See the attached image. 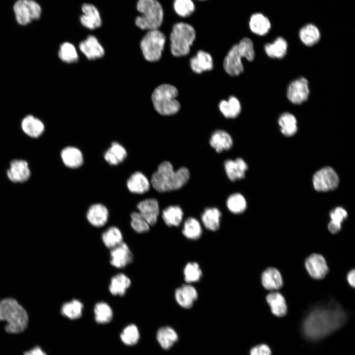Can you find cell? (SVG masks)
<instances>
[{
    "label": "cell",
    "instance_id": "obj_48",
    "mask_svg": "<svg viewBox=\"0 0 355 355\" xmlns=\"http://www.w3.org/2000/svg\"><path fill=\"white\" fill-rule=\"evenodd\" d=\"M131 218V226L136 232L143 233L149 230V224L139 212H133Z\"/></svg>",
    "mask_w": 355,
    "mask_h": 355
},
{
    "label": "cell",
    "instance_id": "obj_34",
    "mask_svg": "<svg viewBox=\"0 0 355 355\" xmlns=\"http://www.w3.org/2000/svg\"><path fill=\"white\" fill-rule=\"evenodd\" d=\"M127 156L125 148L116 142L111 143L104 155L106 161L111 165H117L123 161Z\"/></svg>",
    "mask_w": 355,
    "mask_h": 355
},
{
    "label": "cell",
    "instance_id": "obj_27",
    "mask_svg": "<svg viewBox=\"0 0 355 355\" xmlns=\"http://www.w3.org/2000/svg\"><path fill=\"white\" fill-rule=\"evenodd\" d=\"M210 142L216 152H220L229 149L232 146L233 140L228 133L223 130H218L212 135Z\"/></svg>",
    "mask_w": 355,
    "mask_h": 355
},
{
    "label": "cell",
    "instance_id": "obj_35",
    "mask_svg": "<svg viewBox=\"0 0 355 355\" xmlns=\"http://www.w3.org/2000/svg\"><path fill=\"white\" fill-rule=\"evenodd\" d=\"M278 123L281 132L285 136H292L297 131L296 117L290 113L284 112L282 114L278 119Z\"/></svg>",
    "mask_w": 355,
    "mask_h": 355
},
{
    "label": "cell",
    "instance_id": "obj_28",
    "mask_svg": "<svg viewBox=\"0 0 355 355\" xmlns=\"http://www.w3.org/2000/svg\"><path fill=\"white\" fill-rule=\"evenodd\" d=\"M266 301L275 316L281 317L287 313V308L284 297L278 292H271L266 296Z\"/></svg>",
    "mask_w": 355,
    "mask_h": 355
},
{
    "label": "cell",
    "instance_id": "obj_39",
    "mask_svg": "<svg viewBox=\"0 0 355 355\" xmlns=\"http://www.w3.org/2000/svg\"><path fill=\"white\" fill-rule=\"evenodd\" d=\"M202 233V229L199 221L194 217H189L184 222L182 233L188 239L197 240Z\"/></svg>",
    "mask_w": 355,
    "mask_h": 355
},
{
    "label": "cell",
    "instance_id": "obj_17",
    "mask_svg": "<svg viewBox=\"0 0 355 355\" xmlns=\"http://www.w3.org/2000/svg\"><path fill=\"white\" fill-rule=\"evenodd\" d=\"M139 213L145 219L149 225H154L157 221L159 207L157 200L147 199L140 202L137 205Z\"/></svg>",
    "mask_w": 355,
    "mask_h": 355
},
{
    "label": "cell",
    "instance_id": "obj_12",
    "mask_svg": "<svg viewBox=\"0 0 355 355\" xmlns=\"http://www.w3.org/2000/svg\"><path fill=\"white\" fill-rule=\"evenodd\" d=\"M306 269L311 277L316 280L324 278L328 272L325 259L321 255L313 253L305 260Z\"/></svg>",
    "mask_w": 355,
    "mask_h": 355
},
{
    "label": "cell",
    "instance_id": "obj_14",
    "mask_svg": "<svg viewBox=\"0 0 355 355\" xmlns=\"http://www.w3.org/2000/svg\"><path fill=\"white\" fill-rule=\"evenodd\" d=\"M133 261V254L125 243H121L111 249L110 264L117 268H122Z\"/></svg>",
    "mask_w": 355,
    "mask_h": 355
},
{
    "label": "cell",
    "instance_id": "obj_38",
    "mask_svg": "<svg viewBox=\"0 0 355 355\" xmlns=\"http://www.w3.org/2000/svg\"><path fill=\"white\" fill-rule=\"evenodd\" d=\"M102 240L107 248H112L123 242V236L120 229L115 226L108 228L102 234Z\"/></svg>",
    "mask_w": 355,
    "mask_h": 355
},
{
    "label": "cell",
    "instance_id": "obj_22",
    "mask_svg": "<svg viewBox=\"0 0 355 355\" xmlns=\"http://www.w3.org/2000/svg\"><path fill=\"white\" fill-rule=\"evenodd\" d=\"M21 128L25 134L34 138L40 136L44 131L43 122L32 115H27L23 119Z\"/></svg>",
    "mask_w": 355,
    "mask_h": 355
},
{
    "label": "cell",
    "instance_id": "obj_21",
    "mask_svg": "<svg viewBox=\"0 0 355 355\" xmlns=\"http://www.w3.org/2000/svg\"><path fill=\"white\" fill-rule=\"evenodd\" d=\"M190 66L193 71L197 73H201L213 69V58L207 52L199 50L191 58Z\"/></svg>",
    "mask_w": 355,
    "mask_h": 355
},
{
    "label": "cell",
    "instance_id": "obj_7",
    "mask_svg": "<svg viewBox=\"0 0 355 355\" xmlns=\"http://www.w3.org/2000/svg\"><path fill=\"white\" fill-rule=\"evenodd\" d=\"M177 89L173 85L163 84L158 86L152 94V101L155 110L160 114L171 115L177 113L180 105L176 99Z\"/></svg>",
    "mask_w": 355,
    "mask_h": 355
},
{
    "label": "cell",
    "instance_id": "obj_20",
    "mask_svg": "<svg viewBox=\"0 0 355 355\" xmlns=\"http://www.w3.org/2000/svg\"><path fill=\"white\" fill-rule=\"evenodd\" d=\"M224 168L228 178L234 181L245 177V172L248 167L243 159L238 158L235 160H226L224 162Z\"/></svg>",
    "mask_w": 355,
    "mask_h": 355
},
{
    "label": "cell",
    "instance_id": "obj_45",
    "mask_svg": "<svg viewBox=\"0 0 355 355\" xmlns=\"http://www.w3.org/2000/svg\"><path fill=\"white\" fill-rule=\"evenodd\" d=\"M202 271L199 264L196 262H189L185 266L183 270L185 281L190 284L199 281L202 276Z\"/></svg>",
    "mask_w": 355,
    "mask_h": 355
},
{
    "label": "cell",
    "instance_id": "obj_50",
    "mask_svg": "<svg viewBox=\"0 0 355 355\" xmlns=\"http://www.w3.org/2000/svg\"><path fill=\"white\" fill-rule=\"evenodd\" d=\"M24 355H47L39 347L34 348L25 353Z\"/></svg>",
    "mask_w": 355,
    "mask_h": 355
},
{
    "label": "cell",
    "instance_id": "obj_5",
    "mask_svg": "<svg viewBox=\"0 0 355 355\" xmlns=\"http://www.w3.org/2000/svg\"><path fill=\"white\" fill-rule=\"evenodd\" d=\"M137 9L140 15L135 19V24L142 30L158 29L162 25L164 11L157 0H138Z\"/></svg>",
    "mask_w": 355,
    "mask_h": 355
},
{
    "label": "cell",
    "instance_id": "obj_42",
    "mask_svg": "<svg viewBox=\"0 0 355 355\" xmlns=\"http://www.w3.org/2000/svg\"><path fill=\"white\" fill-rule=\"evenodd\" d=\"M94 313L95 320L99 323L109 322L113 316L112 310L110 306L104 302H99L95 305Z\"/></svg>",
    "mask_w": 355,
    "mask_h": 355
},
{
    "label": "cell",
    "instance_id": "obj_44",
    "mask_svg": "<svg viewBox=\"0 0 355 355\" xmlns=\"http://www.w3.org/2000/svg\"><path fill=\"white\" fill-rule=\"evenodd\" d=\"M59 57L63 62L68 63L77 61L78 54L74 46L69 42L62 43L60 47Z\"/></svg>",
    "mask_w": 355,
    "mask_h": 355
},
{
    "label": "cell",
    "instance_id": "obj_49",
    "mask_svg": "<svg viewBox=\"0 0 355 355\" xmlns=\"http://www.w3.org/2000/svg\"><path fill=\"white\" fill-rule=\"evenodd\" d=\"M250 355H271V351L267 345L261 344L252 348Z\"/></svg>",
    "mask_w": 355,
    "mask_h": 355
},
{
    "label": "cell",
    "instance_id": "obj_47",
    "mask_svg": "<svg viewBox=\"0 0 355 355\" xmlns=\"http://www.w3.org/2000/svg\"><path fill=\"white\" fill-rule=\"evenodd\" d=\"M140 334L137 327L133 324L126 326L120 335L122 341L127 345H133L139 339Z\"/></svg>",
    "mask_w": 355,
    "mask_h": 355
},
{
    "label": "cell",
    "instance_id": "obj_51",
    "mask_svg": "<svg viewBox=\"0 0 355 355\" xmlns=\"http://www.w3.org/2000/svg\"><path fill=\"white\" fill-rule=\"evenodd\" d=\"M355 271L354 269L350 271L347 274V279L349 284L355 287Z\"/></svg>",
    "mask_w": 355,
    "mask_h": 355
},
{
    "label": "cell",
    "instance_id": "obj_33",
    "mask_svg": "<svg viewBox=\"0 0 355 355\" xmlns=\"http://www.w3.org/2000/svg\"><path fill=\"white\" fill-rule=\"evenodd\" d=\"M131 280L123 273L114 276L111 279L109 286L110 292L113 295H124L131 285Z\"/></svg>",
    "mask_w": 355,
    "mask_h": 355
},
{
    "label": "cell",
    "instance_id": "obj_18",
    "mask_svg": "<svg viewBox=\"0 0 355 355\" xmlns=\"http://www.w3.org/2000/svg\"><path fill=\"white\" fill-rule=\"evenodd\" d=\"M80 50L89 60L102 57L105 53L103 47L94 36H89L79 45Z\"/></svg>",
    "mask_w": 355,
    "mask_h": 355
},
{
    "label": "cell",
    "instance_id": "obj_40",
    "mask_svg": "<svg viewBox=\"0 0 355 355\" xmlns=\"http://www.w3.org/2000/svg\"><path fill=\"white\" fill-rule=\"evenodd\" d=\"M347 211L341 207H337L332 211L330 213L331 220L328 224L329 231L333 234L339 232L341 229V225L347 218Z\"/></svg>",
    "mask_w": 355,
    "mask_h": 355
},
{
    "label": "cell",
    "instance_id": "obj_19",
    "mask_svg": "<svg viewBox=\"0 0 355 355\" xmlns=\"http://www.w3.org/2000/svg\"><path fill=\"white\" fill-rule=\"evenodd\" d=\"M87 219L93 226L97 227L103 226L107 222L108 211L106 206L101 204L92 205L87 212Z\"/></svg>",
    "mask_w": 355,
    "mask_h": 355
},
{
    "label": "cell",
    "instance_id": "obj_8",
    "mask_svg": "<svg viewBox=\"0 0 355 355\" xmlns=\"http://www.w3.org/2000/svg\"><path fill=\"white\" fill-rule=\"evenodd\" d=\"M166 37L158 29L148 31L141 42L144 58L149 62L159 60L164 48Z\"/></svg>",
    "mask_w": 355,
    "mask_h": 355
},
{
    "label": "cell",
    "instance_id": "obj_43",
    "mask_svg": "<svg viewBox=\"0 0 355 355\" xmlns=\"http://www.w3.org/2000/svg\"><path fill=\"white\" fill-rule=\"evenodd\" d=\"M226 205L232 213L238 214L243 213L247 208V202L244 197L236 193L230 195L227 199Z\"/></svg>",
    "mask_w": 355,
    "mask_h": 355
},
{
    "label": "cell",
    "instance_id": "obj_2",
    "mask_svg": "<svg viewBox=\"0 0 355 355\" xmlns=\"http://www.w3.org/2000/svg\"><path fill=\"white\" fill-rule=\"evenodd\" d=\"M189 177V172L186 168L181 167L175 171L170 162L164 161L153 174L151 184L158 192H168L180 189L187 183Z\"/></svg>",
    "mask_w": 355,
    "mask_h": 355
},
{
    "label": "cell",
    "instance_id": "obj_16",
    "mask_svg": "<svg viewBox=\"0 0 355 355\" xmlns=\"http://www.w3.org/2000/svg\"><path fill=\"white\" fill-rule=\"evenodd\" d=\"M175 299L178 304L184 308H190L198 298L196 288L189 284L178 288L175 293Z\"/></svg>",
    "mask_w": 355,
    "mask_h": 355
},
{
    "label": "cell",
    "instance_id": "obj_3",
    "mask_svg": "<svg viewBox=\"0 0 355 355\" xmlns=\"http://www.w3.org/2000/svg\"><path fill=\"white\" fill-rule=\"evenodd\" d=\"M5 320V327L9 333H19L24 331L28 323V316L25 309L12 298L0 301V321Z\"/></svg>",
    "mask_w": 355,
    "mask_h": 355
},
{
    "label": "cell",
    "instance_id": "obj_9",
    "mask_svg": "<svg viewBox=\"0 0 355 355\" xmlns=\"http://www.w3.org/2000/svg\"><path fill=\"white\" fill-rule=\"evenodd\" d=\"M13 11L17 23L26 25L38 19L41 14L40 5L34 0H17L13 5Z\"/></svg>",
    "mask_w": 355,
    "mask_h": 355
},
{
    "label": "cell",
    "instance_id": "obj_10",
    "mask_svg": "<svg viewBox=\"0 0 355 355\" xmlns=\"http://www.w3.org/2000/svg\"><path fill=\"white\" fill-rule=\"evenodd\" d=\"M339 178L335 171L331 167L323 168L315 173L313 183L315 189L325 192L335 189L339 184Z\"/></svg>",
    "mask_w": 355,
    "mask_h": 355
},
{
    "label": "cell",
    "instance_id": "obj_26",
    "mask_svg": "<svg viewBox=\"0 0 355 355\" xmlns=\"http://www.w3.org/2000/svg\"><path fill=\"white\" fill-rule=\"evenodd\" d=\"M251 31L259 36L266 35L271 29V23L269 19L260 13L252 14L249 21Z\"/></svg>",
    "mask_w": 355,
    "mask_h": 355
},
{
    "label": "cell",
    "instance_id": "obj_11",
    "mask_svg": "<svg viewBox=\"0 0 355 355\" xmlns=\"http://www.w3.org/2000/svg\"><path fill=\"white\" fill-rule=\"evenodd\" d=\"M308 81L302 77L292 81L287 90V97L292 103L299 105L306 101L309 97L310 89Z\"/></svg>",
    "mask_w": 355,
    "mask_h": 355
},
{
    "label": "cell",
    "instance_id": "obj_6",
    "mask_svg": "<svg viewBox=\"0 0 355 355\" xmlns=\"http://www.w3.org/2000/svg\"><path fill=\"white\" fill-rule=\"evenodd\" d=\"M195 37V30L191 25L184 22L175 24L170 37L172 54L176 57L187 55Z\"/></svg>",
    "mask_w": 355,
    "mask_h": 355
},
{
    "label": "cell",
    "instance_id": "obj_37",
    "mask_svg": "<svg viewBox=\"0 0 355 355\" xmlns=\"http://www.w3.org/2000/svg\"><path fill=\"white\" fill-rule=\"evenodd\" d=\"M178 334L171 327L165 326L160 328L157 333V339L163 349H170L177 341Z\"/></svg>",
    "mask_w": 355,
    "mask_h": 355
},
{
    "label": "cell",
    "instance_id": "obj_23",
    "mask_svg": "<svg viewBox=\"0 0 355 355\" xmlns=\"http://www.w3.org/2000/svg\"><path fill=\"white\" fill-rule=\"evenodd\" d=\"M261 282L264 287L268 290L279 289L283 284L281 273L274 267L268 268L262 273Z\"/></svg>",
    "mask_w": 355,
    "mask_h": 355
},
{
    "label": "cell",
    "instance_id": "obj_32",
    "mask_svg": "<svg viewBox=\"0 0 355 355\" xmlns=\"http://www.w3.org/2000/svg\"><path fill=\"white\" fill-rule=\"evenodd\" d=\"M302 42L306 46H311L320 39V34L318 28L313 24H308L301 28L299 33Z\"/></svg>",
    "mask_w": 355,
    "mask_h": 355
},
{
    "label": "cell",
    "instance_id": "obj_4",
    "mask_svg": "<svg viewBox=\"0 0 355 355\" xmlns=\"http://www.w3.org/2000/svg\"><path fill=\"white\" fill-rule=\"evenodd\" d=\"M255 56L253 44L251 40L245 37L234 45L224 58L223 67L226 72L231 76H236L244 71L242 58L252 61Z\"/></svg>",
    "mask_w": 355,
    "mask_h": 355
},
{
    "label": "cell",
    "instance_id": "obj_13",
    "mask_svg": "<svg viewBox=\"0 0 355 355\" xmlns=\"http://www.w3.org/2000/svg\"><path fill=\"white\" fill-rule=\"evenodd\" d=\"M8 179L14 183H22L29 179L31 171L28 162L21 159L12 160L6 172Z\"/></svg>",
    "mask_w": 355,
    "mask_h": 355
},
{
    "label": "cell",
    "instance_id": "obj_52",
    "mask_svg": "<svg viewBox=\"0 0 355 355\" xmlns=\"http://www.w3.org/2000/svg\"></svg>",
    "mask_w": 355,
    "mask_h": 355
},
{
    "label": "cell",
    "instance_id": "obj_29",
    "mask_svg": "<svg viewBox=\"0 0 355 355\" xmlns=\"http://www.w3.org/2000/svg\"><path fill=\"white\" fill-rule=\"evenodd\" d=\"M288 45L282 37H277L273 42L268 43L264 46L267 55L271 58H283L286 54Z\"/></svg>",
    "mask_w": 355,
    "mask_h": 355
},
{
    "label": "cell",
    "instance_id": "obj_46",
    "mask_svg": "<svg viewBox=\"0 0 355 355\" xmlns=\"http://www.w3.org/2000/svg\"><path fill=\"white\" fill-rule=\"evenodd\" d=\"M173 6L176 13L182 17L190 16L195 8L192 0H174Z\"/></svg>",
    "mask_w": 355,
    "mask_h": 355
},
{
    "label": "cell",
    "instance_id": "obj_25",
    "mask_svg": "<svg viewBox=\"0 0 355 355\" xmlns=\"http://www.w3.org/2000/svg\"><path fill=\"white\" fill-rule=\"evenodd\" d=\"M129 190L134 193L143 194L150 188V182L146 176L140 172L133 173L127 180Z\"/></svg>",
    "mask_w": 355,
    "mask_h": 355
},
{
    "label": "cell",
    "instance_id": "obj_31",
    "mask_svg": "<svg viewBox=\"0 0 355 355\" xmlns=\"http://www.w3.org/2000/svg\"><path fill=\"white\" fill-rule=\"evenodd\" d=\"M222 114L227 118H235L240 113L241 105L239 100L234 96H230L227 100L221 101L218 105Z\"/></svg>",
    "mask_w": 355,
    "mask_h": 355
},
{
    "label": "cell",
    "instance_id": "obj_41",
    "mask_svg": "<svg viewBox=\"0 0 355 355\" xmlns=\"http://www.w3.org/2000/svg\"><path fill=\"white\" fill-rule=\"evenodd\" d=\"M83 308V305L81 302L77 299H73L63 305L61 313L70 319H77L81 316Z\"/></svg>",
    "mask_w": 355,
    "mask_h": 355
},
{
    "label": "cell",
    "instance_id": "obj_1",
    "mask_svg": "<svg viewBox=\"0 0 355 355\" xmlns=\"http://www.w3.org/2000/svg\"><path fill=\"white\" fill-rule=\"evenodd\" d=\"M347 315L334 300L318 304L307 313L303 320L302 332L311 341L321 339L341 327Z\"/></svg>",
    "mask_w": 355,
    "mask_h": 355
},
{
    "label": "cell",
    "instance_id": "obj_24",
    "mask_svg": "<svg viewBox=\"0 0 355 355\" xmlns=\"http://www.w3.org/2000/svg\"><path fill=\"white\" fill-rule=\"evenodd\" d=\"M61 156L64 164L70 168H77L81 166L83 162V157L81 151L73 146H67L61 152Z\"/></svg>",
    "mask_w": 355,
    "mask_h": 355
},
{
    "label": "cell",
    "instance_id": "obj_15",
    "mask_svg": "<svg viewBox=\"0 0 355 355\" xmlns=\"http://www.w3.org/2000/svg\"><path fill=\"white\" fill-rule=\"evenodd\" d=\"M82 14L80 17L81 24L85 28L94 30L102 25V19L98 9L92 4L84 3L81 7Z\"/></svg>",
    "mask_w": 355,
    "mask_h": 355
},
{
    "label": "cell",
    "instance_id": "obj_30",
    "mask_svg": "<svg viewBox=\"0 0 355 355\" xmlns=\"http://www.w3.org/2000/svg\"><path fill=\"white\" fill-rule=\"evenodd\" d=\"M221 216V213L218 209L208 208L202 214L201 219L207 229L214 231L219 228Z\"/></svg>",
    "mask_w": 355,
    "mask_h": 355
},
{
    "label": "cell",
    "instance_id": "obj_36",
    "mask_svg": "<svg viewBox=\"0 0 355 355\" xmlns=\"http://www.w3.org/2000/svg\"><path fill=\"white\" fill-rule=\"evenodd\" d=\"M183 213L182 209L178 206H171L162 212V218L165 223L169 226H178L180 224Z\"/></svg>",
    "mask_w": 355,
    "mask_h": 355
}]
</instances>
